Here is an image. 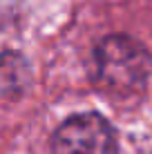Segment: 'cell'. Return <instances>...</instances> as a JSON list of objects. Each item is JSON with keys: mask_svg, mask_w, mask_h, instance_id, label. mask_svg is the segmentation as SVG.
<instances>
[{"mask_svg": "<svg viewBox=\"0 0 152 154\" xmlns=\"http://www.w3.org/2000/svg\"><path fill=\"white\" fill-rule=\"evenodd\" d=\"M92 58V81L94 85H98V89L119 96H130L134 92L145 89V85L150 83L152 56L132 36H105L94 47Z\"/></svg>", "mask_w": 152, "mask_h": 154, "instance_id": "6da1fadb", "label": "cell"}, {"mask_svg": "<svg viewBox=\"0 0 152 154\" xmlns=\"http://www.w3.org/2000/svg\"><path fill=\"white\" fill-rule=\"evenodd\" d=\"M49 150L51 154H119V136L105 116L83 112L56 127Z\"/></svg>", "mask_w": 152, "mask_h": 154, "instance_id": "7a4b0ae2", "label": "cell"}, {"mask_svg": "<svg viewBox=\"0 0 152 154\" xmlns=\"http://www.w3.org/2000/svg\"><path fill=\"white\" fill-rule=\"evenodd\" d=\"M29 83V65L18 51L0 54V94L16 96Z\"/></svg>", "mask_w": 152, "mask_h": 154, "instance_id": "3957f363", "label": "cell"}]
</instances>
